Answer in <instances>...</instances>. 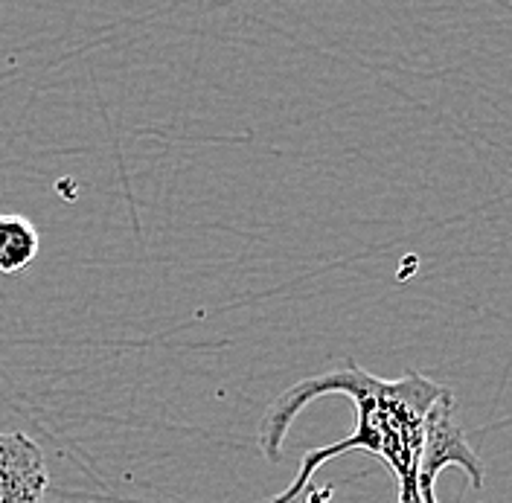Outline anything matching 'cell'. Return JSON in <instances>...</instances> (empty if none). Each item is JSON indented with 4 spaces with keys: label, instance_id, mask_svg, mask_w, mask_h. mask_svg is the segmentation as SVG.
<instances>
[{
    "label": "cell",
    "instance_id": "6da1fadb",
    "mask_svg": "<svg viewBox=\"0 0 512 503\" xmlns=\"http://www.w3.org/2000/svg\"><path fill=\"white\" fill-rule=\"evenodd\" d=\"M440 384L425 378L416 370H408L402 378H379L347 361L338 370L318 373L303 378L283 390L259 419L256 442L265 460L277 463L283 457V442L288 437L291 422L300 416V410L320 396H347L355 405V431L347 440L335 445H323L315 451H306L300 460V472L286 489L274 498L259 503H297L306 489L312 486V477L320 466L332 457H341L347 451H370L382 457L396 474L399 483V501L422 503L419 495V460L425 445V416L440 396Z\"/></svg>",
    "mask_w": 512,
    "mask_h": 503
},
{
    "label": "cell",
    "instance_id": "7a4b0ae2",
    "mask_svg": "<svg viewBox=\"0 0 512 503\" xmlns=\"http://www.w3.org/2000/svg\"><path fill=\"white\" fill-rule=\"evenodd\" d=\"M446 466H460L469 474V483L480 489L483 486V466L469 448V440L457 422L454 413V396L451 390H440L437 402L431 405L425 416V445H422V460H419V495H437V477Z\"/></svg>",
    "mask_w": 512,
    "mask_h": 503
},
{
    "label": "cell",
    "instance_id": "3957f363",
    "mask_svg": "<svg viewBox=\"0 0 512 503\" xmlns=\"http://www.w3.org/2000/svg\"><path fill=\"white\" fill-rule=\"evenodd\" d=\"M50 469L41 445L24 431H0V503H44Z\"/></svg>",
    "mask_w": 512,
    "mask_h": 503
},
{
    "label": "cell",
    "instance_id": "277c9868",
    "mask_svg": "<svg viewBox=\"0 0 512 503\" xmlns=\"http://www.w3.org/2000/svg\"><path fill=\"white\" fill-rule=\"evenodd\" d=\"M38 227L24 216H0V274H18L38 256Z\"/></svg>",
    "mask_w": 512,
    "mask_h": 503
},
{
    "label": "cell",
    "instance_id": "5b68a950",
    "mask_svg": "<svg viewBox=\"0 0 512 503\" xmlns=\"http://www.w3.org/2000/svg\"><path fill=\"white\" fill-rule=\"evenodd\" d=\"M332 501V486H309L303 503H329Z\"/></svg>",
    "mask_w": 512,
    "mask_h": 503
},
{
    "label": "cell",
    "instance_id": "8992f818",
    "mask_svg": "<svg viewBox=\"0 0 512 503\" xmlns=\"http://www.w3.org/2000/svg\"><path fill=\"white\" fill-rule=\"evenodd\" d=\"M422 503H440V501H437V495H428V498H422Z\"/></svg>",
    "mask_w": 512,
    "mask_h": 503
}]
</instances>
